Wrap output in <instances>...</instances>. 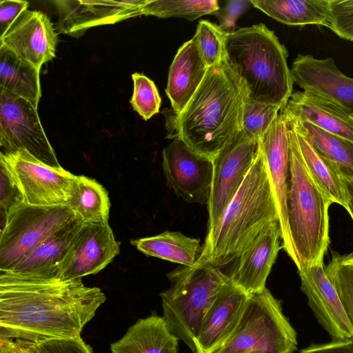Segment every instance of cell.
<instances>
[{
	"mask_svg": "<svg viewBox=\"0 0 353 353\" xmlns=\"http://www.w3.org/2000/svg\"><path fill=\"white\" fill-rule=\"evenodd\" d=\"M106 296L81 279H34L1 272L0 338L33 343L80 337Z\"/></svg>",
	"mask_w": 353,
	"mask_h": 353,
	"instance_id": "obj_1",
	"label": "cell"
},
{
	"mask_svg": "<svg viewBox=\"0 0 353 353\" xmlns=\"http://www.w3.org/2000/svg\"><path fill=\"white\" fill-rule=\"evenodd\" d=\"M249 97L244 81L224 59L208 68L198 90L174 120V138L213 159L242 130Z\"/></svg>",
	"mask_w": 353,
	"mask_h": 353,
	"instance_id": "obj_2",
	"label": "cell"
},
{
	"mask_svg": "<svg viewBox=\"0 0 353 353\" xmlns=\"http://www.w3.org/2000/svg\"><path fill=\"white\" fill-rule=\"evenodd\" d=\"M279 221L264 154L261 149L215 229L207 234L198 265L220 269L232 261L270 223Z\"/></svg>",
	"mask_w": 353,
	"mask_h": 353,
	"instance_id": "obj_3",
	"label": "cell"
},
{
	"mask_svg": "<svg viewBox=\"0 0 353 353\" xmlns=\"http://www.w3.org/2000/svg\"><path fill=\"white\" fill-rule=\"evenodd\" d=\"M288 52L263 23L227 32L225 60L244 81L249 99L280 107L293 92Z\"/></svg>",
	"mask_w": 353,
	"mask_h": 353,
	"instance_id": "obj_4",
	"label": "cell"
},
{
	"mask_svg": "<svg viewBox=\"0 0 353 353\" xmlns=\"http://www.w3.org/2000/svg\"><path fill=\"white\" fill-rule=\"evenodd\" d=\"M286 121L290 141L288 222L299 270L323 261L330 243L328 209L332 202L310 175L294 127L287 118Z\"/></svg>",
	"mask_w": 353,
	"mask_h": 353,
	"instance_id": "obj_5",
	"label": "cell"
},
{
	"mask_svg": "<svg viewBox=\"0 0 353 353\" xmlns=\"http://www.w3.org/2000/svg\"><path fill=\"white\" fill-rule=\"evenodd\" d=\"M170 287L160 293L163 318L170 330L196 353L195 340L203 319L230 280L210 265H182L167 274Z\"/></svg>",
	"mask_w": 353,
	"mask_h": 353,
	"instance_id": "obj_6",
	"label": "cell"
},
{
	"mask_svg": "<svg viewBox=\"0 0 353 353\" xmlns=\"http://www.w3.org/2000/svg\"><path fill=\"white\" fill-rule=\"evenodd\" d=\"M297 343L281 302L265 288L249 295L234 331L214 353H294Z\"/></svg>",
	"mask_w": 353,
	"mask_h": 353,
	"instance_id": "obj_7",
	"label": "cell"
},
{
	"mask_svg": "<svg viewBox=\"0 0 353 353\" xmlns=\"http://www.w3.org/2000/svg\"><path fill=\"white\" fill-rule=\"evenodd\" d=\"M77 216L68 206H37L22 203L1 220L0 272H8L41 242Z\"/></svg>",
	"mask_w": 353,
	"mask_h": 353,
	"instance_id": "obj_8",
	"label": "cell"
},
{
	"mask_svg": "<svg viewBox=\"0 0 353 353\" xmlns=\"http://www.w3.org/2000/svg\"><path fill=\"white\" fill-rule=\"evenodd\" d=\"M3 163L16 182L24 203L37 206H68L76 175L62 167L45 164L20 150L1 152Z\"/></svg>",
	"mask_w": 353,
	"mask_h": 353,
	"instance_id": "obj_9",
	"label": "cell"
},
{
	"mask_svg": "<svg viewBox=\"0 0 353 353\" xmlns=\"http://www.w3.org/2000/svg\"><path fill=\"white\" fill-rule=\"evenodd\" d=\"M260 151V142L242 130L212 159L208 229L211 233L221 219Z\"/></svg>",
	"mask_w": 353,
	"mask_h": 353,
	"instance_id": "obj_10",
	"label": "cell"
},
{
	"mask_svg": "<svg viewBox=\"0 0 353 353\" xmlns=\"http://www.w3.org/2000/svg\"><path fill=\"white\" fill-rule=\"evenodd\" d=\"M0 145L3 152L24 150L48 165L61 168L41 125L37 109L23 98L1 88Z\"/></svg>",
	"mask_w": 353,
	"mask_h": 353,
	"instance_id": "obj_11",
	"label": "cell"
},
{
	"mask_svg": "<svg viewBox=\"0 0 353 353\" xmlns=\"http://www.w3.org/2000/svg\"><path fill=\"white\" fill-rule=\"evenodd\" d=\"M167 185L187 203L208 205L212 178V159L202 155L178 137L162 152Z\"/></svg>",
	"mask_w": 353,
	"mask_h": 353,
	"instance_id": "obj_12",
	"label": "cell"
},
{
	"mask_svg": "<svg viewBox=\"0 0 353 353\" xmlns=\"http://www.w3.org/2000/svg\"><path fill=\"white\" fill-rule=\"evenodd\" d=\"M274 195L282 247L296 263L288 222L287 195L290 178V141L286 118L281 110L260 140Z\"/></svg>",
	"mask_w": 353,
	"mask_h": 353,
	"instance_id": "obj_13",
	"label": "cell"
},
{
	"mask_svg": "<svg viewBox=\"0 0 353 353\" xmlns=\"http://www.w3.org/2000/svg\"><path fill=\"white\" fill-rule=\"evenodd\" d=\"M119 252L120 243L108 222L83 223L61 266L59 279H81L95 274Z\"/></svg>",
	"mask_w": 353,
	"mask_h": 353,
	"instance_id": "obj_14",
	"label": "cell"
},
{
	"mask_svg": "<svg viewBox=\"0 0 353 353\" xmlns=\"http://www.w3.org/2000/svg\"><path fill=\"white\" fill-rule=\"evenodd\" d=\"M57 43V34L48 16L28 9L0 37V47L38 68L56 57Z\"/></svg>",
	"mask_w": 353,
	"mask_h": 353,
	"instance_id": "obj_15",
	"label": "cell"
},
{
	"mask_svg": "<svg viewBox=\"0 0 353 353\" xmlns=\"http://www.w3.org/2000/svg\"><path fill=\"white\" fill-rule=\"evenodd\" d=\"M323 262L298 270L301 289L319 323L332 341L352 339V327Z\"/></svg>",
	"mask_w": 353,
	"mask_h": 353,
	"instance_id": "obj_16",
	"label": "cell"
},
{
	"mask_svg": "<svg viewBox=\"0 0 353 353\" xmlns=\"http://www.w3.org/2000/svg\"><path fill=\"white\" fill-rule=\"evenodd\" d=\"M148 0L54 1L59 13L58 29L78 38L90 28L112 24L142 15Z\"/></svg>",
	"mask_w": 353,
	"mask_h": 353,
	"instance_id": "obj_17",
	"label": "cell"
},
{
	"mask_svg": "<svg viewBox=\"0 0 353 353\" xmlns=\"http://www.w3.org/2000/svg\"><path fill=\"white\" fill-rule=\"evenodd\" d=\"M281 235L279 221L268 224L234 260L226 274L232 283L248 294L265 289L272 267L283 248Z\"/></svg>",
	"mask_w": 353,
	"mask_h": 353,
	"instance_id": "obj_18",
	"label": "cell"
},
{
	"mask_svg": "<svg viewBox=\"0 0 353 353\" xmlns=\"http://www.w3.org/2000/svg\"><path fill=\"white\" fill-rule=\"evenodd\" d=\"M294 83L325 96L353 113V79L345 75L332 57L299 54L290 69Z\"/></svg>",
	"mask_w": 353,
	"mask_h": 353,
	"instance_id": "obj_19",
	"label": "cell"
},
{
	"mask_svg": "<svg viewBox=\"0 0 353 353\" xmlns=\"http://www.w3.org/2000/svg\"><path fill=\"white\" fill-rule=\"evenodd\" d=\"M248 293L229 280L205 314L195 340L196 353H214L232 335L242 316Z\"/></svg>",
	"mask_w": 353,
	"mask_h": 353,
	"instance_id": "obj_20",
	"label": "cell"
},
{
	"mask_svg": "<svg viewBox=\"0 0 353 353\" xmlns=\"http://www.w3.org/2000/svg\"><path fill=\"white\" fill-rule=\"evenodd\" d=\"M281 110L297 121L309 123L353 142V113L325 96L295 91Z\"/></svg>",
	"mask_w": 353,
	"mask_h": 353,
	"instance_id": "obj_21",
	"label": "cell"
},
{
	"mask_svg": "<svg viewBox=\"0 0 353 353\" xmlns=\"http://www.w3.org/2000/svg\"><path fill=\"white\" fill-rule=\"evenodd\" d=\"M83 223L77 217L46 239L12 270L4 272L28 279H59L61 266Z\"/></svg>",
	"mask_w": 353,
	"mask_h": 353,
	"instance_id": "obj_22",
	"label": "cell"
},
{
	"mask_svg": "<svg viewBox=\"0 0 353 353\" xmlns=\"http://www.w3.org/2000/svg\"><path fill=\"white\" fill-rule=\"evenodd\" d=\"M208 68L192 39L179 48L170 67L165 88L175 116L188 105Z\"/></svg>",
	"mask_w": 353,
	"mask_h": 353,
	"instance_id": "obj_23",
	"label": "cell"
},
{
	"mask_svg": "<svg viewBox=\"0 0 353 353\" xmlns=\"http://www.w3.org/2000/svg\"><path fill=\"white\" fill-rule=\"evenodd\" d=\"M179 339L163 316L140 319L125 334L110 345L111 353H179Z\"/></svg>",
	"mask_w": 353,
	"mask_h": 353,
	"instance_id": "obj_24",
	"label": "cell"
},
{
	"mask_svg": "<svg viewBox=\"0 0 353 353\" xmlns=\"http://www.w3.org/2000/svg\"><path fill=\"white\" fill-rule=\"evenodd\" d=\"M40 68L0 47V88L29 102L37 109L41 96Z\"/></svg>",
	"mask_w": 353,
	"mask_h": 353,
	"instance_id": "obj_25",
	"label": "cell"
},
{
	"mask_svg": "<svg viewBox=\"0 0 353 353\" xmlns=\"http://www.w3.org/2000/svg\"><path fill=\"white\" fill-rule=\"evenodd\" d=\"M250 3L286 25H327L329 0H251Z\"/></svg>",
	"mask_w": 353,
	"mask_h": 353,
	"instance_id": "obj_26",
	"label": "cell"
},
{
	"mask_svg": "<svg viewBox=\"0 0 353 353\" xmlns=\"http://www.w3.org/2000/svg\"><path fill=\"white\" fill-rule=\"evenodd\" d=\"M130 243L146 256L185 266L194 265L200 249L199 239L168 230L155 236L131 240Z\"/></svg>",
	"mask_w": 353,
	"mask_h": 353,
	"instance_id": "obj_27",
	"label": "cell"
},
{
	"mask_svg": "<svg viewBox=\"0 0 353 353\" xmlns=\"http://www.w3.org/2000/svg\"><path fill=\"white\" fill-rule=\"evenodd\" d=\"M286 118L294 127L299 150L310 175L332 203H338L345 208L346 195L339 167L321 155L298 129L294 122Z\"/></svg>",
	"mask_w": 353,
	"mask_h": 353,
	"instance_id": "obj_28",
	"label": "cell"
},
{
	"mask_svg": "<svg viewBox=\"0 0 353 353\" xmlns=\"http://www.w3.org/2000/svg\"><path fill=\"white\" fill-rule=\"evenodd\" d=\"M68 206L83 223L108 222L109 196L105 189L95 179L76 175Z\"/></svg>",
	"mask_w": 353,
	"mask_h": 353,
	"instance_id": "obj_29",
	"label": "cell"
},
{
	"mask_svg": "<svg viewBox=\"0 0 353 353\" xmlns=\"http://www.w3.org/2000/svg\"><path fill=\"white\" fill-rule=\"evenodd\" d=\"M287 117L294 122L298 129L321 155L337 165L343 174L353 175V142L309 123Z\"/></svg>",
	"mask_w": 353,
	"mask_h": 353,
	"instance_id": "obj_30",
	"label": "cell"
},
{
	"mask_svg": "<svg viewBox=\"0 0 353 353\" xmlns=\"http://www.w3.org/2000/svg\"><path fill=\"white\" fill-rule=\"evenodd\" d=\"M219 10L216 0H148L141 9V14L159 18L179 17L193 21Z\"/></svg>",
	"mask_w": 353,
	"mask_h": 353,
	"instance_id": "obj_31",
	"label": "cell"
},
{
	"mask_svg": "<svg viewBox=\"0 0 353 353\" xmlns=\"http://www.w3.org/2000/svg\"><path fill=\"white\" fill-rule=\"evenodd\" d=\"M325 270L339 294L353 330V252L340 254L333 252Z\"/></svg>",
	"mask_w": 353,
	"mask_h": 353,
	"instance_id": "obj_32",
	"label": "cell"
},
{
	"mask_svg": "<svg viewBox=\"0 0 353 353\" xmlns=\"http://www.w3.org/2000/svg\"><path fill=\"white\" fill-rule=\"evenodd\" d=\"M227 32L208 20L199 22L192 37L199 51L208 68L225 59V39Z\"/></svg>",
	"mask_w": 353,
	"mask_h": 353,
	"instance_id": "obj_33",
	"label": "cell"
},
{
	"mask_svg": "<svg viewBox=\"0 0 353 353\" xmlns=\"http://www.w3.org/2000/svg\"><path fill=\"white\" fill-rule=\"evenodd\" d=\"M281 108L248 99L243 111L242 130L250 138L260 141Z\"/></svg>",
	"mask_w": 353,
	"mask_h": 353,
	"instance_id": "obj_34",
	"label": "cell"
},
{
	"mask_svg": "<svg viewBox=\"0 0 353 353\" xmlns=\"http://www.w3.org/2000/svg\"><path fill=\"white\" fill-rule=\"evenodd\" d=\"M134 91L130 99L133 109L144 120L150 119L159 112L161 99L154 83L146 76L132 74Z\"/></svg>",
	"mask_w": 353,
	"mask_h": 353,
	"instance_id": "obj_35",
	"label": "cell"
},
{
	"mask_svg": "<svg viewBox=\"0 0 353 353\" xmlns=\"http://www.w3.org/2000/svg\"><path fill=\"white\" fill-rule=\"evenodd\" d=\"M326 27L340 38L353 42V0H329Z\"/></svg>",
	"mask_w": 353,
	"mask_h": 353,
	"instance_id": "obj_36",
	"label": "cell"
},
{
	"mask_svg": "<svg viewBox=\"0 0 353 353\" xmlns=\"http://www.w3.org/2000/svg\"><path fill=\"white\" fill-rule=\"evenodd\" d=\"M24 203L21 192L6 165L0 162V211L3 220L8 212Z\"/></svg>",
	"mask_w": 353,
	"mask_h": 353,
	"instance_id": "obj_37",
	"label": "cell"
},
{
	"mask_svg": "<svg viewBox=\"0 0 353 353\" xmlns=\"http://www.w3.org/2000/svg\"><path fill=\"white\" fill-rule=\"evenodd\" d=\"M33 344L39 353H93L81 336L48 339Z\"/></svg>",
	"mask_w": 353,
	"mask_h": 353,
	"instance_id": "obj_38",
	"label": "cell"
},
{
	"mask_svg": "<svg viewBox=\"0 0 353 353\" xmlns=\"http://www.w3.org/2000/svg\"><path fill=\"white\" fill-rule=\"evenodd\" d=\"M28 2L20 0L0 1V37L9 28L19 14L28 9Z\"/></svg>",
	"mask_w": 353,
	"mask_h": 353,
	"instance_id": "obj_39",
	"label": "cell"
},
{
	"mask_svg": "<svg viewBox=\"0 0 353 353\" xmlns=\"http://www.w3.org/2000/svg\"><path fill=\"white\" fill-rule=\"evenodd\" d=\"M299 353H353V339L312 344Z\"/></svg>",
	"mask_w": 353,
	"mask_h": 353,
	"instance_id": "obj_40",
	"label": "cell"
},
{
	"mask_svg": "<svg viewBox=\"0 0 353 353\" xmlns=\"http://www.w3.org/2000/svg\"><path fill=\"white\" fill-rule=\"evenodd\" d=\"M250 1H230L225 8V13L223 17V21L221 27L229 28L233 26L237 17L248 8Z\"/></svg>",
	"mask_w": 353,
	"mask_h": 353,
	"instance_id": "obj_41",
	"label": "cell"
},
{
	"mask_svg": "<svg viewBox=\"0 0 353 353\" xmlns=\"http://www.w3.org/2000/svg\"><path fill=\"white\" fill-rule=\"evenodd\" d=\"M341 178L346 195L345 208L353 220V175L345 174L341 172Z\"/></svg>",
	"mask_w": 353,
	"mask_h": 353,
	"instance_id": "obj_42",
	"label": "cell"
},
{
	"mask_svg": "<svg viewBox=\"0 0 353 353\" xmlns=\"http://www.w3.org/2000/svg\"><path fill=\"white\" fill-rule=\"evenodd\" d=\"M0 353H19L14 340L0 338Z\"/></svg>",
	"mask_w": 353,
	"mask_h": 353,
	"instance_id": "obj_43",
	"label": "cell"
},
{
	"mask_svg": "<svg viewBox=\"0 0 353 353\" xmlns=\"http://www.w3.org/2000/svg\"><path fill=\"white\" fill-rule=\"evenodd\" d=\"M14 342L19 353H39L33 343L21 340H14Z\"/></svg>",
	"mask_w": 353,
	"mask_h": 353,
	"instance_id": "obj_44",
	"label": "cell"
},
{
	"mask_svg": "<svg viewBox=\"0 0 353 353\" xmlns=\"http://www.w3.org/2000/svg\"><path fill=\"white\" fill-rule=\"evenodd\" d=\"M248 353H256V352H248Z\"/></svg>",
	"mask_w": 353,
	"mask_h": 353,
	"instance_id": "obj_45",
	"label": "cell"
}]
</instances>
